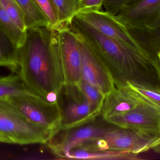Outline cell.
Instances as JSON below:
<instances>
[{
  "mask_svg": "<svg viewBox=\"0 0 160 160\" xmlns=\"http://www.w3.org/2000/svg\"><path fill=\"white\" fill-rule=\"evenodd\" d=\"M23 17L26 29L35 27H49L45 16L33 0H17Z\"/></svg>",
  "mask_w": 160,
  "mask_h": 160,
  "instance_id": "cell-15",
  "label": "cell"
},
{
  "mask_svg": "<svg viewBox=\"0 0 160 160\" xmlns=\"http://www.w3.org/2000/svg\"><path fill=\"white\" fill-rule=\"evenodd\" d=\"M151 149L157 153H160V144L152 147Z\"/></svg>",
  "mask_w": 160,
  "mask_h": 160,
  "instance_id": "cell-26",
  "label": "cell"
},
{
  "mask_svg": "<svg viewBox=\"0 0 160 160\" xmlns=\"http://www.w3.org/2000/svg\"><path fill=\"white\" fill-rule=\"evenodd\" d=\"M142 100L128 85L117 88L105 96L101 115L102 118L125 113L135 109Z\"/></svg>",
  "mask_w": 160,
  "mask_h": 160,
  "instance_id": "cell-12",
  "label": "cell"
},
{
  "mask_svg": "<svg viewBox=\"0 0 160 160\" xmlns=\"http://www.w3.org/2000/svg\"><path fill=\"white\" fill-rule=\"evenodd\" d=\"M0 133L11 144H46L57 133L28 120L0 100Z\"/></svg>",
  "mask_w": 160,
  "mask_h": 160,
  "instance_id": "cell-3",
  "label": "cell"
},
{
  "mask_svg": "<svg viewBox=\"0 0 160 160\" xmlns=\"http://www.w3.org/2000/svg\"><path fill=\"white\" fill-rule=\"evenodd\" d=\"M103 1L104 0H82L79 11L84 10H101Z\"/></svg>",
  "mask_w": 160,
  "mask_h": 160,
  "instance_id": "cell-24",
  "label": "cell"
},
{
  "mask_svg": "<svg viewBox=\"0 0 160 160\" xmlns=\"http://www.w3.org/2000/svg\"><path fill=\"white\" fill-rule=\"evenodd\" d=\"M141 0H104L102 7L105 11L113 16H116L125 8L130 6Z\"/></svg>",
  "mask_w": 160,
  "mask_h": 160,
  "instance_id": "cell-23",
  "label": "cell"
},
{
  "mask_svg": "<svg viewBox=\"0 0 160 160\" xmlns=\"http://www.w3.org/2000/svg\"><path fill=\"white\" fill-rule=\"evenodd\" d=\"M33 1L47 18L49 28L58 30L63 27L59 23L56 11L51 0Z\"/></svg>",
  "mask_w": 160,
  "mask_h": 160,
  "instance_id": "cell-22",
  "label": "cell"
},
{
  "mask_svg": "<svg viewBox=\"0 0 160 160\" xmlns=\"http://www.w3.org/2000/svg\"><path fill=\"white\" fill-rule=\"evenodd\" d=\"M0 3L13 22L22 31L26 32L24 17L17 0H0Z\"/></svg>",
  "mask_w": 160,
  "mask_h": 160,
  "instance_id": "cell-21",
  "label": "cell"
},
{
  "mask_svg": "<svg viewBox=\"0 0 160 160\" xmlns=\"http://www.w3.org/2000/svg\"><path fill=\"white\" fill-rule=\"evenodd\" d=\"M68 101L61 106V131L68 130L93 123L102 111L90 104L77 86L65 85Z\"/></svg>",
  "mask_w": 160,
  "mask_h": 160,
  "instance_id": "cell-8",
  "label": "cell"
},
{
  "mask_svg": "<svg viewBox=\"0 0 160 160\" xmlns=\"http://www.w3.org/2000/svg\"><path fill=\"white\" fill-rule=\"evenodd\" d=\"M0 100L38 126L57 134L61 131L62 112L59 100L51 102L37 94L11 96Z\"/></svg>",
  "mask_w": 160,
  "mask_h": 160,
  "instance_id": "cell-4",
  "label": "cell"
},
{
  "mask_svg": "<svg viewBox=\"0 0 160 160\" xmlns=\"http://www.w3.org/2000/svg\"><path fill=\"white\" fill-rule=\"evenodd\" d=\"M159 144H160V136L159 138H158V139H156L154 142L151 143V144L148 147V150L151 149L154 147L158 145Z\"/></svg>",
  "mask_w": 160,
  "mask_h": 160,
  "instance_id": "cell-25",
  "label": "cell"
},
{
  "mask_svg": "<svg viewBox=\"0 0 160 160\" xmlns=\"http://www.w3.org/2000/svg\"><path fill=\"white\" fill-rule=\"evenodd\" d=\"M116 18L128 29L160 30V0H141L120 10Z\"/></svg>",
  "mask_w": 160,
  "mask_h": 160,
  "instance_id": "cell-10",
  "label": "cell"
},
{
  "mask_svg": "<svg viewBox=\"0 0 160 160\" xmlns=\"http://www.w3.org/2000/svg\"><path fill=\"white\" fill-rule=\"evenodd\" d=\"M110 126L93 123L72 129L66 130L60 142H49V147L55 155L62 159L64 156L75 147L99 138Z\"/></svg>",
  "mask_w": 160,
  "mask_h": 160,
  "instance_id": "cell-11",
  "label": "cell"
},
{
  "mask_svg": "<svg viewBox=\"0 0 160 160\" xmlns=\"http://www.w3.org/2000/svg\"><path fill=\"white\" fill-rule=\"evenodd\" d=\"M62 26L68 25L79 11L82 0H51Z\"/></svg>",
  "mask_w": 160,
  "mask_h": 160,
  "instance_id": "cell-17",
  "label": "cell"
},
{
  "mask_svg": "<svg viewBox=\"0 0 160 160\" xmlns=\"http://www.w3.org/2000/svg\"><path fill=\"white\" fill-rule=\"evenodd\" d=\"M129 88L139 97L151 103L160 111V89L128 83Z\"/></svg>",
  "mask_w": 160,
  "mask_h": 160,
  "instance_id": "cell-20",
  "label": "cell"
},
{
  "mask_svg": "<svg viewBox=\"0 0 160 160\" xmlns=\"http://www.w3.org/2000/svg\"><path fill=\"white\" fill-rule=\"evenodd\" d=\"M155 139L137 131L111 127L99 138L81 146L102 151H124L139 154L148 150Z\"/></svg>",
  "mask_w": 160,
  "mask_h": 160,
  "instance_id": "cell-5",
  "label": "cell"
},
{
  "mask_svg": "<svg viewBox=\"0 0 160 160\" xmlns=\"http://www.w3.org/2000/svg\"><path fill=\"white\" fill-rule=\"evenodd\" d=\"M158 57L159 60L160 62V51L158 53Z\"/></svg>",
  "mask_w": 160,
  "mask_h": 160,
  "instance_id": "cell-27",
  "label": "cell"
},
{
  "mask_svg": "<svg viewBox=\"0 0 160 160\" xmlns=\"http://www.w3.org/2000/svg\"><path fill=\"white\" fill-rule=\"evenodd\" d=\"M68 26L87 42L109 71L117 88L132 83L160 89L159 62L103 34L76 16Z\"/></svg>",
  "mask_w": 160,
  "mask_h": 160,
  "instance_id": "cell-1",
  "label": "cell"
},
{
  "mask_svg": "<svg viewBox=\"0 0 160 160\" xmlns=\"http://www.w3.org/2000/svg\"><path fill=\"white\" fill-rule=\"evenodd\" d=\"M53 30L64 75L65 85L77 86L82 79V59L77 35L68 25Z\"/></svg>",
  "mask_w": 160,
  "mask_h": 160,
  "instance_id": "cell-7",
  "label": "cell"
},
{
  "mask_svg": "<svg viewBox=\"0 0 160 160\" xmlns=\"http://www.w3.org/2000/svg\"><path fill=\"white\" fill-rule=\"evenodd\" d=\"M142 100L132 111L103 120L115 126L140 132L156 140L160 136V111L151 103Z\"/></svg>",
  "mask_w": 160,
  "mask_h": 160,
  "instance_id": "cell-6",
  "label": "cell"
},
{
  "mask_svg": "<svg viewBox=\"0 0 160 160\" xmlns=\"http://www.w3.org/2000/svg\"><path fill=\"white\" fill-rule=\"evenodd\" d=\"M18 60L19 75L29 90L45 98L52 93L60 95L65 82L53 29H26Z\"/></svg>",
  "mask_w": 160,
  "mask_h": 160,
  "instance_id": "cell-2",
  "label": "cell"
},
{
  "mask_svg": "<svg viewBox=\"0 0 160 160\" xmlns=\"http://www.w3.org/2000/svg\"><path fill=\"white\" fill-rule=\"evenodd\" d=\"M19 73L18 48L0 28V67Z\"/></svg>",
  "mask_w": 160,
  "mask_h": 160,
  "instance_id": "cell-14",
  "label": "cell"
},
{
  "mask_svg": "<svg viewBox=\"0 0 160 160\" xmlns=\"http://www.w3.org/2000/svg\"><path fill=\"white\" fill-rule=\"evenodd\" d=\"M139 155L124 151H102L83 146L73 148L63 156V159L138 160Z\"/></svg>",
  "mask_w": 160,
  "mask_h": 160,
  "instance_id": "cell-13",
  "label": "cell"
},
{
  "mask_svg": "<svg viewBox=\"0 0 160 160\" xmlns=\"http://www.w3.org/2000/svg\"><path fill=\"white\" fill-rule=\"evenodd\" d=\"M77 86L90 104L102 110L105 96L98 89L82 80Z\"/></svg>",
  "mask_w": 160,
  "mask_h": 160,
  "instance_id": "cell-19",
  "label": "cell"
},
{
  "mask_svg": "<svg viewBox=\"0 0 160 160\" xmlns=\"http://www.w3.org/2000/svg\"><path fill=\"white\" fill-rule=\"evenodd\" d=\"M0 28L18 48L23 44L25 32L22 31L13 22L0 3Z\"/></svg>",
  "mask_w": 160,
  "mask_h": 160,
  "instance_id": "cell-18",
  "label": "cell"
},
{
  "mask_svg": "<svg viewBox=\"0 0 160 160\" xmlns=\"http://www.w3.org/2000/svg\"><path fill=\"white\" fill-rule=\"evenodd\" d=\"M74 33L78 37L81 52V80L97 87L106 96L116 87L113 80L105 66L83 38L79 34Z\"/></svg>",
  "mask_w": 160,
  "mask_h": 160,
  "instance_id": "cell-9",
  "label": "cell"
},
{
  "mask_svg": "<svg viewBox=\"0 0 160 160\" xmlns=\"http://www.w3.org/2000/svg\"><path fill=\"white\" fill-rule=\"evenodd\" d=\"M34 94L25 86L19 75L11 74L8 76H0V98Z\"/></svg>",
  "mask_w": 160,
  "mask_h": 160,
  "instance_id": "cell-16",
  "label": "cell"
}]
</instances>
